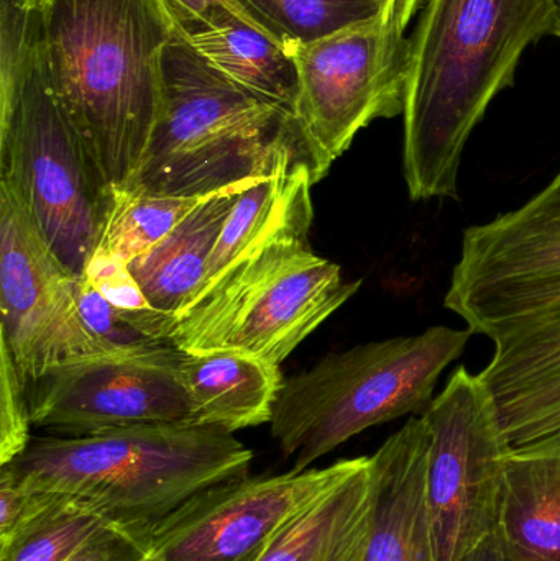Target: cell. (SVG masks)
I'll return each mask as SVG.
<instances>
[{
  "label": "cell",
  "mask_w": 560,
  "mask_h": 561,
  "mask_svg": "<svg viewBox=\"0 0 560 561\" xmlns=\"http://www.w3.org/2000/svg\"><path fill=\"white\" fill-rule=\"evenodd\" d=\"M444 306L493 343L479 375L512 448L560 442V171L518 209L464 230Z\"/></svg>",
  "instance_id": "6da1fadb"
},
{
  "label": "cell",
  "mask_w": 560,
  "mask_h": 561,
  "mask_svg": "<svg viewBox=\"0 0 560 561\" xmlns=\"http://www.w3.org/2000/svg\"><path fill=\"white\" fill-rule=\"evenodd\" d=\"M49 82L111 190L132 187L163 114V0H35Z\"/></svg>",
  "instance_id": "7a4b0ae2"
},
{
  "label": "cell",
  "mask_w": 560,
  "mask_h": 561,
  "mask_svg": "<svg viewBox=\"0 0 560 561\" xmlns=\"http://www.w3.org/2000/svg\"><path fill=\"white\" fill-rule=\"evenodd\" d=\"M555 23L552 0H427L413 36L403 171L413 201L459 199L464 150L523 53Z\"/></svg>",
  "instance_id": "3957f363"
},
{
  "label": "cell",
  "mask_w": 560,
  "mask_h": 561,
  "mask_svg": "<svg viewBox=\"0 0 560 561\" xmlns=\"http://www.w3.org/2000/svg\"><path fill=\"white\" fill-rule=\"evenodd\" d=\"M252 460V450L226 428L158 424L32 438L0 473L71 497L141 542L197 494L249 477Z\"/></svg>",
  "instance_id": "277c9868"
},
{
  "label": "cell",
  "mask_w": 560,
  "mask_h": 561,
  "mask_svg": "<svg viewBox=\"0 0 560 561\" xmlns=\"http://www.w3.org/2000/svg\"><path fill=\"white\" fill-rule=\"evenodd\" d=\"M0 3V180L53 253L82 275L111 187L53 91L35 0Z\"/></svg>",
  "instance_id": "5b68a950"
},
{
  "label": "cell",
  "mask_w": 560,
  "mask_h": 561,
  "mask_svg": "<svg viewBox=\"0 0 560 561\" xmlns=\"http://www.w3.org/2000/svg\"><path fill=\"white\" fill-rule=\"evenodd\" d=\"M470 335V330L430 327L418 335L331 353L285 379L270 425L283 457L295 458L292 471L309 470L375 425L410 414L421 417Z\"/></svg>",
  "instance_id": "8992f818"
},
{
  "label": "cell",
  "mask_w": 560,
  "mask_h": 561,
  "mask_svg": "<svg viewBox=\"0 0 560 561\" xmlns=\"http://www.w3.org/2000/svg\"><path fill=\"white\" fill-rule=\"evenodd\" d=\"M312 216L263 240L174 313L170 345L184 353L237 350L282 363L361 289L316 255Z\"/></svg>",
  "instance_id": "52a82bcc"
},
{
  "label": "cell",
  "mask_w": 560,
  "mask_h": 561,
  "mask_svg": "<svg viewBox=\"0 0 560 561\" xmlns=\"http://www.w3.org/2000/svg\"><path fill=\"white\" fill-rule=\"evenodd\" d=\"M161 68L163 114L127 190L207 196L262 173L285 141L301 137L295 114L224 78L176 32Z\"/></svg>",
  "instance_id": "ba28073f"
},
{
  "label": "cell",
  "mask_w": 560,
  "mask_h": 561,
  "mask_svg": "<svg viewBox=\"0 0 560 561\" xmlns=\"http://www.w3.org/2000/svg\"><path fill=\"white\" fill-rule=\"evenodd\" d=\"M421 2L385 0L370 20L292 49L299 76L296 122L315 184L358 131L403 114L413 65L407 32Z\"/></svg>",
  "instance_id": "9c48e42d"
},
{
  "label": "cell",
  "mask_w": 560,
  "mask_h": 561,
  "mask_svg": "<svg viewBox=\"0 0 560 561\" xmlns=\"http://www.w3.org/2000/svg\"><path fill=\"white\" fill-rule=\"evenodd\" d=\"M421 417L430 431L426 503L436 561H466L495 533L506 457L492 392L459 366Z\"/></svg>",
  "instance_id": "30bf717a"
},
{
  "label": "cell",
  "mask_w": 560,
  "mask_h": 561,
  "mask_svg": "<svg viewBox=\"0 0 560 561\" xmlns=\"http://www.w3.org/2000/svg\"><path fill=\"white\" fill-rule=\"evenodd\" d=\"M79 276L53 253L19 194L0 180V345L26 388L56 366L124 353L82 320Z\"/></svg>",
  "instance_id": "8fae6325"
},
{
  "label": "cell",
  "mask_w": 560,
  "mask_h": 561,
  "mask_svg": "<svg viewBox=\"0 0 560 561\" xmlns=\"http://www.w3.org/2000/svg\"><path fill=\"white\" fill-rule=\"evenodd\" d=\"M173 345L56 366L28 386L32 425L56 437H88L138 425L193 424Z\"/></svg>",
  "instance_id": "7c38bea8"
},
{
  "label": "cell",
  "mask_w": 560,
  "mask_h": 561,
  "mask_svg": "<svg viewBox=\"0 0 560 561\" xmlns=\"http://www.w3.org/2000/svg\"><path fill=\"white\" fill-rule=\"evenodd\" d=\"M361 458L217 484L155 527L141 543L164 561H260L286 524L351 474Z\"/></svg>",
  "instance_id": "4fadbf2b"
},
{
  "label": "cell",
  "mask_w": 560,
  "mask_h": 561,
  "mask_svg": "<svg viewBox=\"0 0 560 561\" xmlns=\"http://www.w3.org/2000/svg\"><path fill=\"white\" fill-rule=\"evenodd\" d=\"M430 431L413 417L372 455L375 514L364 561H436L426 503Z\"/></svg>",
  "instance_id": "5bb4252c"
},
{
  "label": "cell",
  "mask_w": 560,
  "mask_h": 561,
  "mask_svg": "<svg viewBox=\"0 0 560 561\" xmlns=\"http://www.w3.org/2000/svg\"><path fill=\"white\" fill-rule=\"evenodd\" d=\"M174 32L217 72L295 114L299 76L295 56L236 13L196 16L163 0ZM296 117V115H295Z\"/></svg>",
  "instance_id": "9a60e30c"
},
{
  "label": "cell",
  "mask_w": 560,
  "mask_h": 561,
  "mask_svg": "<svg viewBox=\"0 0 560 561\" xmlns=\"http://www.w3.org/2000/svg\"><path fill=\"white\" fill-rule=\"evenodd\" d=\"M492 539L499 561H560V442L510 450Z\"/></svg>",
  "instance_id": "2e32d148"
},
{
  "label": "cell",
  "mask_w": 560,
  "mask_h": 561,
  "mask_svg": "<svg viewBox=\"0 0 560 561\" xmlns=\"http://www.w3.org/2000/svg\"><path fill=\"white\" fill-rule=\"evenodd\" d=\"M180 368L194 425H214L236 434L272 422L285 382L275 363L237 350H216L181 352Z\"/></svg>",
  "instance_id": "e0dca14e"
},
{
  "label": "cell",
  "mask_w": 560,
  "mask_h": 561,
  "mask_svg": "<svg viewBox=\"0 0 560 561\" xmlns=\"http://www.w3.org/2000/svg\"><path fill=\"white\" fill-rule=\"evenodd\" d=\"M375 514L372 457L296 514L260 561H364Z\"/></svg>",
  "instance_id": "ac0fdd59"
},
{
  "label": "cell",
  "mask_w": 560,
  "mask_h": 561,
  "mask_svg": "<svg viewBox=\"0 0 560 561\" xmlns=\"http://www.w3.org/2000/svg\"><path fill=\"white\" fill-rule=\"evenodd\" d=\"M262 173L214 194L167 239L128 263L132 275L155 309L176 313L190 302L206 278L210 253L237 196L255 183Z\"/></svg>",
  "instance_id": "d6986e66"
},
{
  "label": "cell",
  "mask_w": 560,
  "mask_h": 561,
  "mask_svg": "<svg viewBox=\"0 0 560 561\" xmlns=\"http://www.w3.org/2000/svg\"><path fill=\"white\" fill-rule=\"evenodd\" d=\"M214 194L216 193L207 196H163L137 190H111L94 250H102L117 256L122 262L130 263L167 239Z\"/></svg>",
  "instance_id": "ffe728a7"
},
{
  "label": "cell",
  "mask_w": 560,
  "mask_h": 561,
  "mask_svg": "<svg viewBox=\"0 0 560 561\" xmlns=\"http://www.w3.org/2000/svg\"><path fill=\"white\" fill-rule=\"evenodd\" d=\"M250 19L292 51L370 20L385 0H237Z\"/></svg>",
  "instance_id": "44dd1931"
},
{
  "label": "cell",
  "mask_w": 560,
  "mask_h": 561,
  "mask_svg": "<svg viewBox=\"0 0 560 561\" xmlns=\"http://www.w3.org/2000/svg\"><path fill=\"white\" fill-rule=\"evenodd\" d=\"M104 524L84 504L62 496L9 542L0 543V561H66Z\"/></svg>",
  "instance_id": "7402d4cb"
},
{
  "label": "cell",
  "mask_w": 560,
  "mask_h": 561,
  "mask_svg": "<svg viewBox=\"0 0 560 561\" xmlns=\"http://www.w3.org/2000/svg\"><path fill=\"white\" fill-rule=\"evenodd\" d=\"M28 388L20 378L9 350L0 345V467L15 460L28 447Z\"/></svg>",
  "instance_id": "603a6c76"
},
{
  "label": "cell",
  "mask_w": 560,
  "mask_h": 561,
  "mask_svg": "<svg viewBox=\"0 0 560 561\" xmlns=\"http://www.w3.org/2000/svg\"><path fill=\"white\" fill-rule=\"evenodd\" d=\"M88 283L104 297L112 306L127 310L155 309L140 284L132 275L128 263L122 262L117 256L102 250H92L85 260L82 275Z\"/></svg>",
  "instance_id": "cb8c5ba5"
},
{
  "label": "cell",
  "mask_w": 560,
  "mask_h": 561,
  "mask_svg": "<svg viewBox=\"0 0 560 561\" xmlns=\"http://www.w3.org/2000/svg\"><path fill=\"white\" fill-rule=\"evenodd\" d=\"M62 494L33 490L0 473V543L9 542L16 533L45 513Z\"/></svg>",
  "instance_id": "d4e9b609"
},
{
  "label": "cell",
  "mask_w": 560,
  "mask_h": 561,
  "mask_svg": "<svg viewBox=\"0 0 560 561\" xmlns=\"http://www.w3.org/2000/svg\"><path fill=\"white\" fill-rule=\"evenodd\" d=\"M148 550L140 540L104 524L85 539L66 561H144Z\"/></svg>",
  "instance_id": "484cf974"
},
{
  "label": "cell",
  "mask_w": 560,
  "mask_h": 561,
  "mask_svg": "<svg viewBox=\"0 0 560 561\" xmlns=\"http://www.w3.org/2000/svg\"><path fill=\"white\" fill-rule=\"evenodd\" d=\"M167 2L173 3V5L180 7V9L186 10V12L193 13L196 16H209L213 13L227 10V12L236 13V15L245 20L255 28L262 30L250 19L249 13L243 10V7L237 0H167Z\"/></svg>",
  "instance_id": "4316f807"
},
{
  "label": "cell",
  "mask_w": 560,
  "mask_h": 561,
  "mask_svg": "<svg viewBox=\"0 0 560 561\" xmlns=\"http://www.w3.org/2000/svg\"><path fill=\"white\" fill-rule=\"evenodd\" d=\"M466 561H499L495 542H493L492 537H490V539L487 540V542L483 543L477 552H473Z\"/></svg>",
  "instance_id": "83f0119b"
},
{
  "label": "cell",
  "mask_w": 560,
  "mask_h": 561,
  "mask_svg": "<svg viewBox=\"0 0 560 561\" xmlns=\"http://www.w3.org/2000/svg\"><path fill=\"white\" fill-rule=\"evenodd\" d=\"M552 10H555V23H552L551 35L560 38V0H552Z\"/></svg>",
  "instance_id": "f1b7e54d"
},
{
  "label": "cell",
  "mask_w": 560,
  "mask_h": 561,
  "mask_svg": "<svg viewBox=\"0 0 560 561\" xmlns=\"http://www.w3.org/2000/svg\"><path fill=\"white\" fill-rule=\"evenodd\" d=\"M144 561H164L163 559H160V557L153 556V553H148L147 559Z\"/></svg>",
  "instance_id": "f546056e"
}]
</instances>
